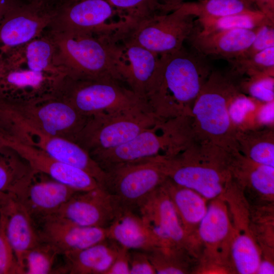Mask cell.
Segmentation results:
<instances>
[{
  "mask_svg": "<svg viewBox=\"0 0 274 274\" xmlns=\"http://www.w3.org/2000/svg\"><path fill=\"white\" fill-rule=\"evenodd\" d=\"M68 77L49 29L23 45L0 50V100L27 104L56 95Z\"/></svg>",
  "mask_w": 274,
  "mask_h": 274,
  "instance_id": "obj_1",
  "label": "cell"
},
{
  "mask_svg": "<svg viewBox=\"0 0 274 274\" xmlns=\"http://www.w3.org/2000/svg\"><path fill=\"white\" fill-rule=\"evenodd\" d=\"M158 80L146 101L160 119L191 116L192 106L212 69L206 57L183 47L160 55Z\"/></svg>",
  "mask_w": 274,
  "mask_h": 274,
  "instance_id": "obj_2",
  "label": "cell"
},
{
  "mask_svg": "<svg viewBox=\"0 0 274 274\" xmlns=\"http://www.w3.org/2000/svg\"><path fill=\"white\" fill-rule=\"evenodd\" d=\"M166 176L206 199L217 198L231 180L228 152L208 142L193 139L177 154L162 157Z\"/></svg>",
  "mask_w": 274,
  "mask_h": 274,
  "instance_id": "obj_3",
  "label": "cell"
},
{
  "mask_svg": "<svg viewBox=\"0 0 274 274\" xmlns=\"http://www.w3.org/2000/svg\"><path fill=\"white\" fill-rule=\"evenodd\" d=\"M235 77L212 70L191 111L190 125L194 138L230 152L238 151L235 129L228 114L232 98L241 92Z\"/></svg>",
  "mask_w": 274,
  "mask_h": 274,
  "instance_id": "obj_4",
  "label": "cell"
},
{
  "mask_svg": "<svg viewBox=\"0 0 274 274\" xmlns=\"http://www.w3.org/2000/svg\"><path fill=\"white\" fill-rule=\"evenodd\" d=\"M191 137L188 117L159 119L128 142L90 156L104 172L121 164L158 156H174L186 145Z\"/></svg>",
  "mask_w": 274,
  "mask_h": 274,
  "instance_id": "obj_5",
  "label": "cell"
},
{
  "mask_svg": "<svg viewBox=\"0 0 274 274\" xmlns=\"http://www.w3.org/2000/svg\"><path fill=\"white\" fill-rule=\"evenodd\" d=\"M49 31L68 78H112L122 82L115 67L116 41L88 32L51 28Z\"/></svg>",
  "mask_w": 274,
  "mask_h": 274,
  "instance_id": "obj_6",
  "label": "cell"
},
{
  "mask_svg": "<svg viewBox=\"0 0 274 274\" xmlns=\"http://www.w3.org/2000/svg\"><path fill=\"white\" fill-rule=\"evenodd\" d=\"M0 134L41 150L51 157L85 171L100 184L105 174L89 154L76 143L48 134L23 120L0 100Z\"/></svg>",
  "mask_w": 274,
  "mask_h": 274,
  "instance_id": "obj_7",
  "label": "cell"
},
{
  "mask_svg": "<svg viewBox=\"0 0 274 274\" xmlns=\"http://www.w3.org/2000/svg\"><path fill=\"white\" fill-rule=\"evenodd\" d=\"M158 119L148 106L97 114L88 117L75 143L90 155L128 142Z\"/></svg>",
  "mask_w": 274,
  "mask_h": 274,
  "instance_id": "obj_8",
  "label": "cell"
},
{
  "mask_svg": "<svg viewBox=\"0 0 274 274\" xmlns=\"http://www.w3.org/2000/svg\"><path fill=\"white\" fill-rule=\"evenodd\" d=\"M57 95L87 117L148 107L146 100L123 82L112 78L78 80L67 77Z\"/></svg>",
  "mask_w": 274,
  "mask_h": 274,
  "instance_id": "obj_9",
  "label": "cell"
},
{
  "mask_svg": "<svg viewBox=\"0 0 274 274\" xmlns=\"http://www.w3.org/2000/svg\"><path fill=\"white\" fill-rule=\"evenodd\" d=\"M55 17L51 29L91 33L118 41L132 24L108 0H53Z\"/></svg>",
  "mask_w": 274,
  "mask_h": 274,
  "instance_id": "obj_10",
  "label": "cell"
},
{
  "mask_svg": "<svg viewBox=\"0 0 274 274\" xmlns=\"http://www.w3.org/2000/svg\"><path fill=\"white\" fill-rule=\"evenodd\" d=\"M104 172L101 186L113 196L121 209L135 212L167 178L160 156L117 165Z\"/></svg>",
  "mask_w": 274,
  "mask_h": 274,
  "instance_id": "obj_11",
  "label": "cell"
},
{
  "mask_svg": "<svg viewBox=\"0 0 274 274\" xmlns=\"http://www.w3.org/2000/svg\"><path fill=\"white\" fill-rule=\"evenodd\" d=\"M195 16L177 8L136 23L120 40L141 46L158 55L180 50L195 29Z\"/></svg>",
  "mask_w": 274,
  "mask_h": 274,
  "instance_id": "obj_12",
  "label": "cell"
},
{
  "mask_svg": "<svg viewBox=\"0 0 274 274\" xmlns=\"http://www.w3.org/2000/svg\"><path fill=\"white\" fill-rule=\"evenodd\" d=\"M2 101L31 125L74 142L89 117L80 114L58 95L27 104Z\"/></svg>",
  "mask_w": 274,
  "mask_h": 274,
  "instance_id": "obj_13",
  "label": "cell"
},
{
  "mask_svg": "<svg viewBox=\"0 0 274 274\" xmlns=\"http://www.w3.org/2000/svg\"><path fill=\"white\" fill-rule=\"evenodd\" d=\"M55 10L50 0H29L0 22V50L26 44L49 30Z\"/></svg>",
  "mask_w": 274,
  "mask_h": 274,
  "instance_id": "obj_14",
  "label": "cell"
},
{
  "mask_svg": "<svg viewBox=\"0 0 274 274\" xmlns=\"http://www.w3.org/2000/svg\"><path fill=\"white\" fill-rule=\"evenodd\" d=\"M115 62L121 81L146 100L158 80L160 55L137 44L120 40L115 43Z\"/></svg>",
  "mask_w": 274,
  "mask_h": 274,
  "instance_id": "obj_15",
  "label": "cell"
},
{
  "mask_svg": "<svg viewBox=\"0 0 274 274\" xmlns=\"http://www.w3.org/2000/svg\"><path fill=\"white\" fill-rule=\"evenodd\" d=\"M120 209L113 196L99 185L77 191L54 215L80 225L107 228Z\"/></svg>",
  "mask_w": 274,
  "mask_h": 274,
  "instance_id": "obj_16",
  "label": "cell"
},
{
  "mask_svg": "<svg viewBox=\"0 0 274 274\" xmlns=\"http://www.w3.org/2000/svg\"><path fill=\"white\" fill-rule=\"evenodd\" d=\"M137 212L164 246L186 248L188 235L162 184L142 202Z\"/></svg>",
  "mask_w": 274,
  "mask_h": 274,
  "instance_id": "obj_17",
  "label": "cell"
},
{
  "mask_svg": "<svg viewBox=\"0 0 274 274\" xmlns=\"http://www.w3.org/2000/svg\"><path fill=\"white\" fill-rule=\"evenodd\" d=\"M37 226L41 241L64 253L81 250L108 238L107 228L86 226L53 215L38 222Z\"/></svg>",
  "mask_w": 274,
  "mask_h": 274,
  "instance_id": "obj_18",
  "label": "cell"
},
{
  "mask_svg": "<svg viewBox=\"0 0 274 274\" xmlns=\"http://www.w3.org/2000/svg\"><path fill=\"white\" fill-rule=\"evenodd\" d=\"M77 191L45 174L36 172L23 193L15 197L37 224L44 218L55 214Z\"/></svg>",
  "mask_w": 274,
  "mask_h": 274,
  "instance_id": "obj_19",
  "label": "cell"
},
{
  "mask_svg": "<svg viewBox=\"0 0 274 274\" xmlns=\"http://www.w3.org/2000/svg\"><path fill=\"white\" fill-rule=\"evenodd\" d=\"M5 143L23 157L36 172L45 174L78 191L89 190L100 185L85 171L59 161L41 150L15 142Z\"/></svg>",
  "mask_w": 274,
  "mask_h": 274,
  "instance_id": "obj_20",
  "label": "cell"
},
{
  "mask_svg": "<svg viewBox=\"0 0 274 274\" xmlns=\"http://www.w3.org/2000/svg\"><path fill=\"white\" fill-rule=\"evenodd\" d=\"M1 213L5 219L7 236L24 274L26 254L42 241L37 225L23 205L13 195L4 193Z\"/></svg>",
  "mask_w": 274,
  "mask_h": 274,
  "instance_id": "obj_21",
  "label": "cell"
},
{
  "mask_svg": "<svg viewBox=\"0 0 274 274\" xmlns=\"http://www.w3.org/2000/svg\"><path fill=\"white\" fill-rule=\"evenodd\" d=\"M260 27L252 29H233L202 32L194 30L187 40L192 48L207 57L227 60L236 58L251 45Z\"/></svg>",
  "mask_w": 274,
  "mask_h": 274,
  "instance_id": "obj_22",
  "label": "cell"
},
{
  "mask_svg": "<svg viewBox=\"0 0 274 274\" xmlns=\"http://www.w3.org/2000/svg\"><path fill=\"white\" fill-rule=\"evenodd\" d=\"M107 232L108 238L129 250L147 252L164 246L135 211L120 209Z\"/></svg>",
  "mask_w": 274,
  "mask_h": 274,
  "instance_id": "obj_23",
  "label": "cell"
},
{
  "mask_svg": "<svg viewBox=\"0 0 274 274\" xmlns=\"http://www.w3.org/2000/svg\"><path fill=\"white\" fill-rule=\"evenodd\" d=\"M120 245L107 238L87 248L64 253L61 273L106 274L118 253Z\"/></svg>",
  "mask_w": 274,
  "mask_h": 274,
  "instance_id": "obj_24",
  "label": "cell"
},
{
  "mask_svg": "<svg viewBox=\"0 0 274 274\" xmlns=\"http://www.w3.org/2000/svg\"><path fill=\"white\" fill-rule=\"evenodd\" d=\"M36 172L16 150L6 145L0 150V193L18 196Z\"/></svg>",
  "mask_w": 274,
  "mask_h": 274,
  "instance_id": "obj_25",
  "label": "cell"
},
{
  "mask_svg": "<svg viewBox=\"0 0 274 274\" xmlns=\"http://www.w3.org/2000/svg\"><path fill=\"white\" fill-rule=\"evenodd\" d=\"M162 186L172 200L188 235L190 228L198 225L206 212V199L192 190L176 184L167 177Z\"/></svg>",
  "mask_w": 274,
  "mask_h": 274,
  "instance_id": "obj_26",
  "label": "cell"
},
{
  "mask_svg": "<svg viewBox=\"0 0 274 274\" xmlns=\"http://www.w3.org/2000/svg\"><path fill=\"white\" fill-rule=\"evenodd\" d=\"M238 151L252 161L274 167L273 127L236 130Z\"/></svg>",
  "mask_w": 274,
  "mask_h": 274,
  "instance_id": "obj_27",
  "label": "cell"
},
{
  "mask_svg": "<svg viewBox=\"0 0 274 274\" xmlns=\"http://www.w3.org/2000/svg\"><path fill=\"white\" fill-rule=\"evenodd\" d=\"M177 8L197 18L219 17L257 10L254 0H199L184 2Z\"/></svg>",
  "mask_w": 274,
  "mask_h": 274,
  "instance_id": "obj_28",
  "label": "cell"
},
{
  "mask_svg": "<svg viewBox=\"0 0 274 274\" xmlns=\"http://www.w3.org/2000/svg\"><path fill=\"white\" fill-rule=\"evenodd\" d=\"M202 32L233 29H252L264 25H274L262 13L258 10L243 12L235 14L219 17L198 18Z\"/></svg>",
  "mask_w": 274,
  "mask_h": 274,
  "instance_id": "obj_29",
  "label": "cell"
},
{
  "mask_svg": "<svg viewBox=\"0 0 274 274\" xmlns=\"http://www.w3.org/2000/svg\"><path fill=\"white\" fill-rule=\"evenodd\" d=\"M198 226V235L204 243L215 245L223 241L230 228L227 212L223 204L215 201L208 206Z\"/></svg>",
  "mask_w": 274,
  "mask_h": 274,
  "instance_id": "obj_30",
  "label": "cell"
},
{
  "mask_svg": "<svg viewBox=\"0 0 274 274\" xmlns=\"http://www.w3.org/2000/svg\"><path fill=\"white\" fill-rule=\"evenodd\" d=\"M184 250L178 247L160 246L146 253L156 273H185L187 264Z\"/></svg>",
  "mask_w": 274,
  "mask_h": 274,
  "instance_id": "obj_31",
  "label": "cell"
},
{
  "mask_svg": "<svg viewBox=\"0 0 274 274\" xmlns=\"http://www.w3.org/2000/svg\"><path fill=\"white\" fill-rule=\"evenodd\" d=\"M227 61L232 67L230 73L235 77L262 74L274 76V47L249 57L236 58Z\"/></svg>",
  "mask_w": 274,
  "mask_h": 274,
  "instance_id": "obj_32",
  "label": "cell"
},
{
  "mask_svg": "<svg viewBox=\"0 0 274 274\" xmlns=\"http://www.w3.org/2000/svg\"><path fill=\"white\" fill-rule=\"evenodd\" d=\"M232 260L237 271L241 274L256 273L261 261L259 251L252 238L239 234L231 246Z\"/></svg>",
  "mask_w": 274,
  "mask_h": 274,
  "instance_id": "obj_33",
  "label": "cell"
},
{
  "mask_svg": "<svg viewBox=\"0 0 274 274\" xmlns=\"http://www.w3.org/2000/svg\"><path fill=\"white\" fill-rule=\"evenodd\" d=\"M124 19L133 25L155 15L162 14L161 0H108Z\"/></svg>",
  "mask_w": 274,
  "mask_h": 274,
  "instance_id": "obj_34",
  "label": "cell"
},
{
  "mask_svg": "<svg viewBox=\"0 0 274 274\" xmlns=\"http://www.w3.org/2000/svg\"><path fill=\"white\" fill-rule=\"evenodd\" d=\"M60 254L55 247L42 241L26 254L24 259V274L57 273L54 265Z\"/></svg>",
  "mask_w": 274,
  "mask_h": 274,
  "instance_id": "obj_35",
  "label": "cell"
},
{
  "mask_svg": "<svg viewBox=\"0 0 274 274\" xmlns=\"http://www.w3.org/2000/svg\"><path fill=\"white\" fill-rule=\"evenodd\" d=\"M260 102L242 92L232 98L228 114L235 130L253 129L255 112Z\"/></svg>",
  "mask_w": 274,
  "mask_h": 274,
  "instance_id": "obj_36",
  "label": "cell"
},
{
  "mask_svg": "<svg viewBox=\"0 0 274 274\" xmlns=\"http://www.w3.org/2000/svg\"><path fill=\"white\" fill-rule=\"evenodd\" d=\"M241 91L263 102L273 101V76L262 74L247 77L238 82Z\"/></svg>",
  "mask_w": 274,
  "mask_h": 274,
  "instance_id": "obj_37",
  "label": "cell"
},
{
  "mask_svg": "<svg viewBox=\"0 0 274 274\" xmlns=\"http://www.w3.org/2000/svg\"><path fill=\"white\" fill-rule=\"evenodd\" d=\"M0 274H24L7 236L5 219L2 213L0 214Z\"/></svg>",
  "mask_w": 274,
  "mask_h": 274,
  "instance_id": "obj_38",
  "label": "cell"
},
{
  "mask_svg": "<svg viewBox=\"0 0 274 274\" xmlns=\"http://www.w3.org/2000/svg\"><path fill=\"white\" fill-rule=\"evenodd\" d=\"M274 47V25L260 26L251 45L237 58H247L270 47Z\"/></svg>",
  "mask_w": 274,
  "mask_h": 274,
  "instance_id": "obj_39",
  "label": "cell"
},
{
  "mask_svg": "<svg viewBox=\"0 0 274 274\" xmlns=\"http://www.w3.org/2000/svg\"><path fill=\"white\" fill-rule=\"evenodd\" d=\"M129 263L130 274H155L146 252L139 250H129Z\"/></svg>",
  "mask_w": 274,
  "mask_h": 274,
  "instance_id": "obj_40",
  "label": "cell"
},
{
  "mask_svg": "<svg viewBox=\"0 0 274 274\" xmlns=\"http://www.w3.org/2000/svg\"><path fill=\"white\" fill-rule=\"evenodd\" d=\"M274 100L259 104L255 115L254 128L273 127Z\"/></svg>",
  "mask_w": 274,
  "mask_h": 274,
  "instance_id": "obj_41",
  "label": "cell"
},
{
  "mask_svg": "<svg viewBox=\"0 0 274 274\" xmlns=\"http://www.w3.org/2000/svg\"><path fill=\"white\" fill-rule=\"evenodd\" d=\"M129 250L121 246L110 268L106 274H130Z\"/></svg>",
  "mask_w": 274,
  "mask_h": 274,
  "instance_id": "obj_42",
  "label": "cell"
},
{
  "mask_svg": "<svg viewBox=\"0 0 274 274\" xmlns=\"http://www.w3.org/2000/svg\"><path fill=\"white\" fill-rule=\"evenodd\" d=\"M257 9L274 22V0H254Z\"/></svg>",
  "mask_w": 274,
  "mask_h": 274,
  "instance_id": "obj_43",
  "label": "cell"
},
{
  "mask_svg": "<svg viewBox=\"0 0 274 274\" xmlns=\"http://www.w3.org/2000/svg\"><path fill=\"white\" fill-rule=\"evenodd\" d=\"M29 0H0V22L13 9Z\"/></svg>",
  "mask_w": 274,
  "mask_h": 274,
  "instance_id": "obj_44",
  "label": "cell"
},
{
  "mask_svg": "<svg viewBox=\"0 0 274 274\" xmlns=\"http://www.w3.org/2000/svg\"><path fill=\"white\" fill-rule=\"evenodd\" d=\"M185 0H161L162 4L161 13L167 14L174 11Z\"/></svg>",
  "mask_w": 274,
  "mask_h": 274,
  "instance_id": "obj_45",
  "label": "cell"
},
{
  "mask_svg": "<svg viewBox=\"0 0 274 274\" xmlns=\"http://www.w3.org/2000/svg\"><path fill=\"white\" fill-rule=\"evenodd\" d=\"M256 273L273 274L274 273L273 264L268 260L260 261Z\"/></svg>",
  "mask_w": 274,
  "mask_h": 274,
  "instance_id": "obj_46",
  "label": "cell"
},
{
  "mask_svg": "<svg viewBox=\"0 0 274 274\" xmlns=\"http://www.w3.org/2000/svg\"><path fill=\"white\" fill-rule=\"evenodd\" d=\"M6 146L5 141L2 136L0 134V150Z\"/></svg>",
  "mask_w": 274,
  "mask_h": 274,
  "instance_id": "obj_47",
  "label": "cell"
},
{
  "mask_svg": "<svg viewBox=\"0 0 274 274\" xmlns=\"http://www.w3.org/2000/svg\"><path fill=\"white\" fill-rule=\"evenodd\" d=\"M3 197V193H0V214L1 213V209L2 207Z\"/></svg>",
  "mask_w": 274,
  "mask_h": 274,
  "instance_id": "obj_48",
  "label": "cell"
}]
</instances>
